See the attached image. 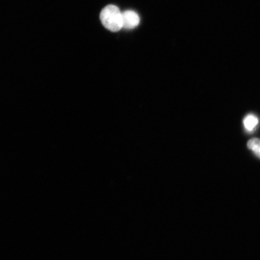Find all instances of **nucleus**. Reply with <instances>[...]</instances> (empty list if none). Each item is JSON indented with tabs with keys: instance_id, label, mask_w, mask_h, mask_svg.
I'll list each match as a JSON object with an SVG mask.
<instances>
[{
	"instance_id": "f257e3e1",
	"label": "nucleus",
	"mask_w": 260,
	"mask_h": 260,
	"mask_svg": "<svg viewBox=\"0 0 260 260\" xmlns=\"http://www.w3.org/2000/svg\"><path fill=\"white\" fill-rule=\"evenodd\" d=\"M100 19L109 30L116 32L123 28L122 13L115 5H109L102 10Z\"/></svg>"
},
{
	"instance_id": "f03ea898",
	"label": "nucleus",
	"mask_w": 260,
	"mask_h": 260,
	"mask_svg": "<svg viewBox=\"0 0 260 260\" xmlns=\"http://www.w3.org/2000/svg\"><path fill=\"white\" fill-rule=\"evenodd\" d=\"M123 28L133 29L139 24L140 18L137 13L133 11H126L122 13Z\"/></svg>"
},
{
	"instance_id": "7ed1b4c3",
	"label": "nucleus",
	"mask_w": 260,
	"mask_h": 260,
	"mask_svg": "<svg viewBox=\"0 0 260 260\" xmlns=\"http://www.w3.org/2000/svg\"><path fill=\"white\" fill-rule=\"evenodd\" d=\"M243 123L247 131L252 132L257 126L258 119L255 115H249L244 119Z\"/></svg>"
},
{
	"instance_id": "20e7f679",
	"label": "nucleus",
	"mask_w": 260,
	"mask_h": 260,
	"mask_svg": "<svg viewBox=\"0 0 260 260\" xmlns=\"http://www.w3.org/2000/svg\"><path fill=\"white\" fill-rule=\"evenodd\" d=\"M247 147L260 158V139L252 138L247 143Z\"/></svg>"
}]
</instances>
